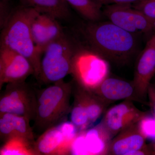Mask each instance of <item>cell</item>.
I'll list each match as a JSON object with an SVG mask.
<instances>
[{"label": "cell", "mask_w": 155, "mask_h": 155, "mask_svg": "<svg viewBox=\"0 0 155 155\" xmlns=\"http://www.w3.org/2000/svg\"><path fill=\"white\" fill-rule=\"evenodd\" d=\"M83 33L91 51L115 63H125L136 51L135 35L110 21L89 22Z\"/></svg>", "instance_id": "1"}, {"label": "cell", "mask_w": 155, "mask_h": 155, "mask_svg": "<svg viewBox=\"0 0 155 155\" xmlns=\"http://www.w3.org/2000/svg\"><path fill=\"white\" fill-rule=\"evenodd\" d=\"M38 12L34 9L19 5L14 7L11 16L1 28V47L19 53L30 62L34 76L38 80L41 54L34 42L31 24Z\"/></svg>", "instance_id": "2"}, {"label": "cell", "mask_w": 155, "mask_h": 155, "mask_svg": "<svg viewBox=\"0 0 155 155\" xmlns=\"http://www.w3.org/2000/svg\"><path fill=\"white\" fill-rule=\"evenodd\" d=\"M73 81H57L40 90H38L37 102L33 130L38 133L57 126L67 121L72 105Z\"/></svg>", "instance_id": "3"}, {"label": "cell", "mask_w": 155, "mask_h": 155, "mask_svg": "<svg viewBox=\"0 0 155 155\" xmlns=\"http://www.w3.org/2000/svg\"><path fill=\"white\" fill-rule=\"evenodd\" d=\"M76 48L65 33L48 45L41 59L39 81L52 84L71 74L72 59Z\"/></svg>", "instance_id": "4"}, {"label": "cell", "mask_w": 155, "mask_h": 155, "mask_svg": "<svg viewBox=\"0 0 155 155\" xmlns=\"http://www.w3.org/2000/svg\"><path fill=\"white\" fill-rule=\"evenodd\" d=\"M37 90L25 81L7 84L0 96V113L25 116L34 121L36 114Z\"/></svg>", "instance_id": "5"}, {"label": "cell", "mask_w": 155, "mask_h": 155, "mask_svg": "<svg viewBox=\"0 0 155 155\" xmlns=\"http://www.w3.org/2000/svg\"><path fill=\"white\" fill-rule=\"evenodd\" d=\"M108 67L102 58L91 51L76 50L71 74L73 80L91 91L97 88L108 77Z\"/></svg>", "instance_id": "6"}, {"label": "cell", "mask_w": 155, "mask_h": 155, "mask_svg": "<svg viewBox=\"0 0 155 155\" xmlns=\"http://www.w3.org/2000/svg\"><path fill=\"white\" fill-rule=\"evenodd\" d=\"M78 130L71 122H63L45 130L35 142L38 155H68L78 134Z\"/></svg>", "instance_id": "7"}, {"label": "cell", "mask_w": 155, "mask_h": 155, "mask_svg": "<svg viewBox=\"0 0 155 155\" xmlns=\"http://www.w3.org/2000/svg\"><path fill=\"white\" fill-rule=\"evenodd\" d=\"M103 14L111 22L135 35L154 32L155 23L130 5H106Z\"/></svg>", "instance_id": "8"}, {"label": "cell", "mask_w": 155, "mask_h": 155, "mask_svg": "<svg viewBox=\"0 0 155 155\" xmlns=\"http://www.w3.org/2000/svg\"><path fill=\"white\" fill-rule=\"evenodd\" d=\"M34 70L24 56L7 48H0V89L5 84L25 81Z\"/></svg>", "instance_id": "9"}, {"label": "cell", "mask_w": 155, "mask_h": 155, "mask_svg": "<svg viewBox=\"0 0 155 155\" xmlns=\"http://www.w3.org/2000/svg\"><path fill=\"white\" fill-rule=\"evenodd\" d=\"M155 75V32H153L137 60L132 82L140 101L147 96L148 89Z\"/></svg>", "instance_id": "10"}, {"label": "cell", "mask_w": 155, "mask_h": 155, "mask_svg": "<svg viewBox=\"0 0 155 155\" xmlns=\"http://www.w3.org/2000/svg\"><path fill=\"white\" fill-rule=\"evenodd\" d=\"M146 113L137 109L132 101L125 100L108 110L101 122L114 137L137 124Z\"/></svg>", "instance_id": "11"}, {"label": "cell", "mask_w": 155, "mask_h": 155, "mask_svg": "<svg viewBox=\"0 0 155 155\" xmlns=\"http://www.w3.org/2000/svg\"><path fill=\"white\" fill-rule=\"evenodd\" d=\"M31 30L34 42L41 54L48 45L65 33L58 19L39 12L32 19Z\"/></svg>", "instance_id": "12"}, {"label": "cell", "mask_w": 155, "mask_h": 155, "mask_svg": "<svg viewBox=\"0 0 155 155\" xmlns=\"http://www.w3.org/2000/svg\"><path fill=\"white\" fill-rule=\"evenodd\" d=\"M91 91L108 104L121 100L141 101L137 95L132 82L115 78L107 77L97 88Z\"/></svg>", "instance_id": "13"}, {"label": "cell", "mask_w": 155, "mask_h": 155, "mask_svg": "<svg viewBox=\"0 0 155 155\" xmlns=\"http://www.w3.org/2000/svg\"><path fill=\"white\" fill-rule=\"evenodd\" d=\"M137 123L116 135L111 141L108 154L130 155L134 152L147 148V139L139 130Z\"/></svg>", "instance_id": "14"}, {"label": "cell", "mask_w": 155, "mask_h": 155, "mask_svg": "<svg viewBox=\"0 0 155 155\" xmlns=\"http://www.w3.org/2000/svg\"><path fill=\"white\" fill-rule=\"evenodd\" d=\"M30 119L11 113H0V136L5 141L14 137H21L35 141L34 132Z\"/></svg>", "instance_id": "15"}, {"label": "cell", "mask_w": 155, "mask_h": 155, "mask_svg": "<svg viewBox=\"0 0 155 155\" xmlns=\"http://www.w3.org/2000/svg\"><path fill=\"white\" fill-rule=\"evenodd\" d=\"M83 133L88 155L108 154L113 136L101 122Z\"/></svg>", "instance_id": "16"}, {"label": "cell", "mask_w": 155, "mask_h": 155, "mask_svg": "<svg viewBox=\"0 0 155 155\" xmlns=\"http://www.w3.org/2000/svg\"><path fill=\"white\" fill-rule=\"evenodd\" d=\"M72 81V95L76 97L86 109L92 125L101 117L109 104L94 92Z\"/></svg>", "instance_id": "17"}, {"label": "cell", "mask_w": 155, "mask_h": 155, "mask_svg": "<svg viewBox=\"0 0 155 155\" xmlns=\"http://www.w3.org/2000/svg\"><path fill=\"white\" fill-rule=\"evenodd\" d=\"M19 5L35 10L40 13L51 15L59 20L67 19L70 16L69 5L66 0H17Z\"/></svg>", "instance_id": "18"}, {"label": "cell", "mask_w": 155, "mask_h": 155, "mask_svg": "<svg viewBox=\"0 0 155 155\" xmlns=\"http://www.w3.org/2000/svg\"><path fill=\"white\" fill-rule=\"evenodd\" d=\"M0 149L1 155H38L35 141L21 137H14L4 142Z\"/></svg>", "instance_id": "19"}, {"label": "cell", "mask_w": 155, "mask_h": 155, "mask_svg": "<svg viewBox=\"0 0 155 155\" xmlns=\"http://www.w3.org/2000/svg\"><path fill=\"white\" fill-rule=\"evenodd\" d=\"M69 5L89 22L99 21L103 15L102 6L94 0H66Z\"/></svg>", "instance_id": "20"}, {"label": "cell", "mask_w": 155, "mask_h": 155, "mask_svg": "<svg viewBox=\"0 0 155 155\" xmlns=\"http://www.w3.org/2000/svg\"><path fill=\"white\" fill-rule=\"evenodd\" d=\"M73 96L74 101L70 111V119L78 132H81L88 129L91 125L86 109L76 97Z\"/></svg>", "instance_id": "21"}, {"label": "cell", "mask_w": 155, "mask_h": 155, "mask_svg": "<svg viewBox=\"0 0 155 155\" xmlns=\"http://www.w3.org/2000/svg\"><path fill=\"white\" fill-rule=\"evenodd\" d=\"M139 130L146 139L155 140V118L146 113L137 123Z\"/></svg>", "instance_id": "22"}, {"label": "cell", "mask_w": 155, "mask_h": 155, "mask_svg": "<svg viewBox=\"0 0 155 155\" xmlns=\"http://www.w3.org/2000/svg\"><path fill=\"white\" fill-rule=\"evenodd\" d=\"M132 7L155 23V0H144Z\"/></svg>", "instance_id": "23"}, {"label": "cell", "mask_w": 155, "mask_h": 155, "mask_svg": "<svg viewBox=\"0 0 155 155\" xmlns=\"http://www.w3.org/2000/svg\"><path fill=\"white\" fill-rule=\"evenodd\" d=\"M70 154L88 155L85 145L83 131L78 133L72 143Z\"/></svg>", "instance_id": "24"}, {"label": "cell", "mask_w": 155, "mask_h": 155, "mask_svg": "<svg viewBox=\"0 0 155 155\" xmlns=\"http://www.w3.org/2000/svg\"><path fill=\"white\" fill-rule=\"evenodd\" d=\"M14 7L12 6L11 0L0 1V26L2 28L13 11Z\"/></svg>", "instance_id": "25"}, {"label": "cell", "mask_w": 155, "mask_h": 155, "mask_svg": "<svg viewBox=\"0 0 155 155\" xmlns=\"http://www.w3.org/2000/svg\"><path fill=\"white\" fill-rule=\"evenodd\" d=\"M99 3L102 6L108 5H126L133 6L141 2L144 0H94Z\"/></svg>", "instance_id": "26"}, {"label": "cell", "mask_w": 155, "mask_h": 155, "mask_svg": "<svg viewBox=\"0 0 155 155\" xmlns=\"http://www.w3.org/2000/svg\"><path fill=\"white\" fill-rule=\"evenodd\" d=\"M147 97L152 115L155 118V85L151 84L148 89Z\"/></svg>", "instance_id": "27"}, {"label": "cell", "mask_w": 155, "mask_h": 155, "mask_svg": "<svg viewBox=\"0 0 155 155\" xmlns=\"http://www.w3.org/2000/svg\"><path fill=\"white\" fill-rule=\"evenodd\" d=\"M154 32H155V28L154 30Z\"/></svg>", "instance_id": "28"}, {"label": "cell", "mask_w": 155, "mask_h": 155, "mask_svg": "<svg viewBox=\"0 0 155 155\" xmlns=\"http://www.w3.org/2000/svg\"><path fill=\"white\" fill-rule=\"evenodd\" d=\"M154 149H155V145H154Z\"/></svg>", "instance_id": "29"}]
</instances>
